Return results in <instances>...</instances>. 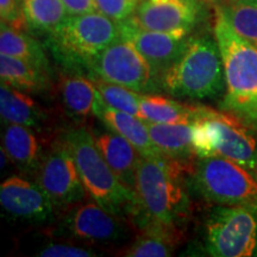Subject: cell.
<instances>
[{"label":"cell","instance_id":"6da1fadb","mask_svg":"<svg viewBox=\"0 0 257 257\" xmlns=\"http://www.w3.org/2000/svg\"><path fill=\"white\" fill-rule=\"evenodd\" d=\"M182 168L165 157H141L135 193L134 217L144 230L166 231L178 237V226L186 219L188 198L180 184Z\"/></svg>","mask_w":257,"mask_h":257},{"label":"cell","instance_id":"7a4b0ae2","mask_svg":"<svg viewBox=\"0 0 257 257\" xmlns=\"http://www.w3.org/2000/svg\"><path fill=\"white\" fill-rule=\"evenodd\" d=\"M214 38L224 67L225 94L220 110L257 135V47L240 37L218 8Z\"/></svg>","mask_w":257,"mask_h":257},{"label":"cell","instance_id":"3957f363","mask_svg":"<svg viewBox=\"0 0 257 257\" xmlns=\"http://www.w3.org/2000/svg\"><path fill=\"white\" fill-rule=\"evenodd\" d=\"M87 194L115 216L135 214L136 193L118 180L96 146L94 136L85 126L70 128L63 136Z\"/></svg>","mask_w":257,"mask_h":257},{"label":"cell","instance_id":"277c9868","mask_svg":"<svg viewBox=\"0 0 257 257\" xmlns=\"http://www.w3.org/2000/svg\"><path fill=\"white\" fill-rule=\"evenodd\" d=\"M224 67L216 38L191 37L182 55L161 79V87L174 96L205 99L224 86Z\"/></svg>","mask_w":257,"mask_h":257},{"label":"cell","instance_id":"5b68a950","mask_svg":"<svg viewBox=\"0 0 257 257\" xmlns=\"http://www.w3.org/2000/svg\"><path fill=\"white\" fill-rule=\"evenodd\" d=\"M197 157L221 156L257 172V135L233 115L198 105L193 120Z\"/></svg>","mask_w":257,"mask_h":257},{"label":"cell","instance_id":"8992f818","mask_svg":"<svg viewBox=\"0 0 257 257\" xmlns=\"http://www.w3.org/2000/svg\"><path fill=\"white\" fill-rule=\"evenodd\" d=\"M119 36L117 22L96 11L68 16L48 34L47 44L63 63L88 68L93 59Z\"/></svg>","mask_w":257,"mask_h":257},{"label":"cell","instance_id":"52a82bcc","mask_svg":"<svg viewBox=\"0 0 257 257\" xmlns=\"http://www.w3.org/2000/svg\"><path fill=\"white\" fill-rule=\"evenodd\" d=\"M193 188L207 201L257 210V172L221 156L198 157L193 163Z\"/></svg>","mask_w":257,"mask_h":257},{"label":"cell","instance_id":"ba28073f","mask_svg":"<svg viewBox=\"0 0 257 257\" xmlns=\"http://www.w3.org/2000/svg\"><path fill=\"white\" fill-rule=\"evenodd\" d=\"M205 231L208 255L257 256V210L218 205L208 213Z\"/></svg>","mask_w":257,"mask_h":257},{"label":"cell","instance_id":"9c48e42d","mask_svg":"<svg viewBox=\"0 0 257 257\" xmlns=\"http://www.w3.org/2000/svg\"><path fill=\"white\" fill-rule=\"evenodd\" d=\"M88 69L93 76L146 94L156 89V79L146 59L130 41L119 36L94 57Z\"/></svg>","mask_w":257,"mask_h":257},{"label":"cell","instance_id":"30bf717a","mask_svg":"<svg viewBox=\"0 0 257 257\" xmlns=\"http://www.w3.org/2000/svg\"><path fill=\"white\" fill-rule=\"evenodd\" d=\"M37 182L55 206L66 207L83 201L87 191L68 147L57 141L41 161Z\"/></svg>","mask_w":257,"mask_h":257},{"label":"cell","instance_id":"8fae6325","mask_svg":"<svg viewBox=\"0 0 257 257\" xmlns=\"http://www.w3.org/2000/svg\"><path fill=\"white\" fill-rule=\"evenodd\" d=\"M204 15L201 0H142L133 17L147 30L189 36Z\"/></svg>","mask_w":257,"mask_h":257},{"label":"cell","instance_id":"7c38bea8","mask_svg":"<svg viewBox=\"0 0 257 257\" xmlns=\"http://www.w3.org/2000/svg\"><path fill=\"white\" fill-rule=\"evenodd\" d=\"M120 36L134 44L153 70L156 81L176 62L187 47L189 36L147 30L140 27L134 17L118 23Z\"/></svg>","mask_w":257,"mask_h":257},{"label":"cell","instance_id":"4fadbf2b","mask_svg":"<svg viewBox=\"0 0 257 257\" xmlns=\"http://www.w3.org/2000/svg\"><path fill=\"white\" fill-rule=\"evenodd\" d=\"M0 204L11 216L34 221L47 220L55 206L38 182L19 176H11L0 185Z\"/></svg>","mask_w":257,"mask_h":257},{"label":"cell","instance_id":"5bb4252c","mask_svg":"<svg viewBox=\"0 0 257 257\" xmlns=\"http://www.w3.org/2000/svg\"><path fill=\"white\" fill-rule=\"evenodd\" d=\"M64 227L73 237L91 242H113L124 234V225L118 216L93 199L73 208L64 220Z\"/></svg>","mask_w":257,"mask_h":257},{"label":"cell","instance_id":"9a60e30c","mask_svg":"<svg viewBox=\"0 0 257 257\" xmlns=\"http://www.w3.org/2000/svg\"><path fill=\"white\" fill-rule=\"evenodd\" d=\"M94 115L104 123L108 130L126 138L142 156L163 157L150 137L146 120L111 107L102 100L100 94L96 100Z\"/></svg>","mask_w":257,"mask_h":257},{"label":"cell","instance_id":"2e32d148","mask_svg":"<svg viewBox=\"0 0 257 257\" xmlns=\"http://www.w3.org/2000/svg\"><path fill=\"white\" fill-rule=\"evenodd\" d=\"M94 140L114 175L125 187L135 192L137 166L142 155L126 138L113 131L95 135Z\"/></svg>","mask_w":257,"mask_h":257},{"label":"cell","instance_id":"e0dca14e","mask_svg":"<svg viewBox=\"0 0 257 257\" xmlns=\"http://www.w3.org/2000/svg\"><path fill=\"white\" fill-rule=\"evenodd\" d=\"M148 130L162 156L182 169L191 166L193 156L197 157L193 147L192 123H148Z\"/></svg>","mask_w":257,"mask_h":257},{"label":"cell","instance_id":"ac0fdd59","mask_svg":"<svg viewBox=\"0 0 257 257\" xmlns=\"http://www.w3.org/2000/svg\"><path fill=\"white\" fill-rule=\"evenodd\" d=\"M0 115L5 123L41 128L47 121V113L31 96L8 83L0 86Z\"/></svg>","mask_w":257,"mask_h":257},{"label":"cell","instance_id":"d6986e66","mask_svg":"<svg viewBox=\"0 0 257 257\" xmlns=\"http://www.w3.org/2000/svg\"><path fill=\"white\" fill-rule=\"evenodd\" d=\"M3 131V147L18 168L24 172L37 170L41 165L42 148L31 127L5 123Z\"/></svg>","mask_w":257,"mask_h":257},{"label":"cell","instance_id":"ffe728a7","mask_svg":"<svg viewBox=\"0 0 257 257\" xmlns=\"http://www.w3.org/2000/svg\"><path fill=\"white\" fill-rule=\"evenodd\" d=\"M141 119L148 123H193L198 114V105H188L162 95H141Z\"/></svg>","mask_w":257,"mask_h":257},{"label":"cell","instance_id":"44dd1931","mask_svg":"<svg viewBox=\"0 0 257 257\" xmlns=\"http://www.w3.org/2000/svg\"><path fill=\"white\" fill-rule=\"evenodd\" d=\"M0 53L24 60L44 72H49V61L40 42L4 22L0 25Z\"/></svg>","mask_w":257,"mask_h":257},{"label":"cell","instance_id":"7402d4cb","mask_svg":"<svg viewBox=\"0 0 257 257\" xmlns=\"http://www.w3.org/2000/svg\"><path fill=\"white\" fill-rule=\"evenodd\" d=\"M63 106L73 117L83 120L94 114L99 93L92 79L81 75H66L60 80Z\"/></svg>","mask_w":257,"mask_h":257},{"label":"cell","instance_id":"603a6c76","mask_svg":"<svg viewBox=\"0 0 257 257\" xmlns=\"http://www.w3.org/2000/svg\"><path fill=\"white\" fill-rule=\"evenodd\" d=\"M2 82L27 92H41L48 88V73L27 61L0 54Z\"/></svg>","mask_w":257,"mask_h":257},{"label":"cell","instance_id":"cb8c5ba5","mask_svg":"<svg viewBox=\"0 0 257 257\" xmlns=\"http://www.w3.org/2000/svg\"><path fill=\"white\" fill-rule=\"evenodd\" d=\"M27 27L49 34L68 17L62 0H22Z\"/></svg>","mask_w":257,"mask_h":257},{"label":"cell","instance_id":"d4e9b609","mask_svg":"<svg viewBox=\"0 0 257 257\" xmlns=\"http://www.w3.org/2000/svg\"><path fill=\"white\" fill-rule=\"evenodd\" d=\"M219 9L231 28L257 47V0H231Z\"/></svg>","mask_w":257,"mask_h":257},{"label":"cell","instance_id":"484cf974","mask_svg":"<svg viewBox=\"0 0 257 257\" xmlns=\"http://www.w3.org/2000/svg\"><path fill=\"white\" fill-rule=\"evenodd\" d=\"M178 237L161 230H144L123 255L127 257H168L172 256Z\"/></svg>","mask_w":257,"mask_h":257},{"label":"cell","instance_id":"4316f807","mask_svg":"<svg viewBox=\"0 0 257 257\" xmlns=\"http://www.w3.org/2000/svg\"><path fill=\"white\" fill-rule=\"evenodd\" d=\"M92 81L94 82L96 91L99 92L102 100L108 106L141 118L140 102L142 93L133 91L117 83L106 81L98 76H92Z\"/></svg>","mask_w":257,"mask_h":257},{"label":"cell","instance_id":"83f0119b","mask_svg":"<svg viewBox=\"0 0 257 257\" xmlns=\"http://www.w3.org/2000/svg\"><path fill=\"white\" fill-rule=\"evenodd\" d=\"M141 2L142 0H95L98 11L117 23L133 17Z\"/></svg>","mask_w":257,"mask_h":257},{"label":"cell","instance_id":"f1b7e54d","mask_svg":"<svg viewBox=\"0 0 257 257\" xmlns=\"http://www.w3.org/2000/svg\"><path fill=\"white\" fill-rule=\"evenodd\" d=\"M37 256L41 257H93L95 253L93 250L83 246L73 245L64 243H49L40 250Z\"/></svg>","mask_w":257,"mask_h":257},{"label":"cell","instance_id":"f546056e","mask_svg":"<svg viewBox=\"0 0 257 257\" xmlns=\"http://www.w3.org/2000/svg\"><path fill=\"white\" fill-rule=\"evenodd\" d=\"M0 17L2 22L16 29L22 30L27 25L22 4H19L18 0H0Z\"/></svg>","mask_w":257,"mask_h":257},{"label":"cell","instance_id":"4dcf8cb0","mask_svg":"<svg viewBox=\"0 0 257 257\" xmlns=\"http://www.w3.org/2000/svg\"><path fill=\"white\" fill-rule=\"evenodd\" d=\"M62 3L69 16L85 15L98 11L95 0H62Z\"/></svg>","mask_w":257,"mask_h":257},{"label":"cell","instance_id":"1f68e13d","mask_svg":"<svg viewBox=\"0 0 257 257\" xmlns=\"http://www.w3.org/2000/svg\"><path fill=\"white\" fill-rule=\"evenodd\" d=\"M0 152H2V159H0V160H2V165H0V168L4 169L5 166L8 165L9 161H11V160H10V156L8 155V153H6L4 147H2V150H0Z\"/></svg>","mask_w":257,"mask_h":257}]
</instances>
